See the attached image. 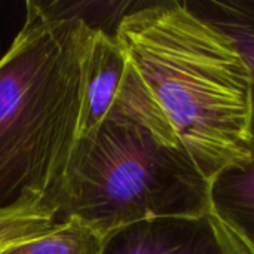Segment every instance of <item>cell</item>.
<instances>
[{
  "mask_svg": "<svg viewBox=\"0 0 254 254\" xmlns=\"http://www.w3.org/2000/svg\"><path fill=\"white\" fill-rule=\"evenodd\" d=\"M115 37L211 182L252 156V74L232 40L185 1L140 3Z\"/></svg>",
  "mask_w": 254,
  "mask_h": 254,
  "instance_id": "cell-1",
  "label": "cell"
},
{
  "mask_svg": "<svg viewBox=\"0 0 254 254\" xmlns=\"http://www.w3.org/2000/svg\"><path fill=\"white\" fill-rule=\"evenodd\" d=\"M94 31L82 16L25 3L22 28L0 58V216L55 210L79 137Z\"/></svg>",
  "mask_w": 254,
  "mask_h": 254,
  "instance_id": "cell-2",
  "label": "cell"
},
{
  "mask_svg": "<svg viewBox=\"0 0 254 254\" xmlns=\"http://www.w3.org/2000/svg\"><path fill=\"white\" fill-rule=\"evenodd\" d=\"M210 189L170 122L109 118L76 140L54 199L55 220L109 238L140 222L210 214Z\"/></svg>",
  "mask_w": 254,
  "mask_h": 254,
  "instance_id": "cell-3",
  "label": "cell"
},
{
  "mask_svg": "<svg viewBox=\"0 0 254 254\" xmlns=\"http://www.w3.org/2000/svg\"><path fill=\"white\" fill-rule=\"evenodd\" d=\"M109 118L168 121L115 34L95 28L86 57L79 137Z\"/></svg>",
  "mask_w": 254,
  "mask_h": 254,
  "instance_id": "cell-4",
  "label": "cell"
},
{
  "mask_svg": "<svg viewBox=\"0 0 254 254\" xmlns=\"http://www.w3.org/2000/svg\"><path fill=\"white\" fill-rule=\"evenodd\" d=\"M103 254H246V246L210 213L127 226L109 237Z\"/></svg>",
  "mask_w": 254,
  "mask_h": 254,
  "instance_id": "cell-5",
  "label": "cell"
},
{
  "mask_svg": "<svg viewBox=\"0 0 254 254\" xmlns=\"http://www.w3.org/2000/svg\"><path fill=\"white\" fill-rule=\"evenodd\" d=\"M211 214L254 254V155L235 162L211 180Z\"/></svg>",
  "mask_w": 254,
  "mask_h": 254,
  "instance_id": "cell-6",
  "label": "cell"
},
{
  "mask_svg": "<svg viewBox=\"0 0 254 254\" xmlns=\"http://www.w3.org/2000/svg\"><path fill=\"white\" fill-rule=\"evenodd\" d=\"M185 4L199 18L226 34L252 74V143L254 155V0H195Z\"/></svg>",
  "mask_w": 254,
  "mask_h": 254,
  "instance_id": "cell-7",
  "label": "cell"
},
{
  "mask_svg": "<svg viewBox=\"0 0 254 254\" xmlns=\"http://www.w3.org/2000/svg\"><path fill=\"white\" fill-rule=\"evenodd\" d=\"M107 240L83 223L57 222L45 234L10 246L0 254H103Z\"/></svg>",
  "mask_w": 254,
  "mask_h": 254,
  "instance_id": "cell-8",
  "label": "cell"
},
{
  "mask_svg": "<svg viewBox=\"0 0 254 254\" xmlns=\"http://www.w3.org/2000/svg\"><path fill=\"white\" fill-rule=\"evenodd\" d=\"M55 223L52 208H33L0 216V252L45 234Z\"/></svg>",
  "mask_w": 254,
  "mask_h": 254,
  "instance_id": "cell-9",
  "label": "cell"
},
{
  "mask_svg": "<svg viewBox=\"0 0 254 254\" xmlns=\"http://www.w3.org/2000/svg\"><path fill=\"white\" fill-rule=\"evenodd\" d=\"M246 254H253V253H252V252H250V250H249V249L246 247Z\"/></svg>",
  "mask_w": 254,
  "mask_h": 254,
  "instance_id": "cell-10",
  "label": "cell"
}]
</instances>
